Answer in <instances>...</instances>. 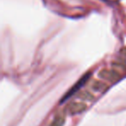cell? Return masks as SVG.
<instances>
[{
    "label": "cell",
    "mask_w": 126,
    "mask_h": 126,
    "mask_svg": "<svg viewBox=\"0 0 126 126\" xmlns=\"http://www.w3.org/2000/svg\"><path fill=\"white\" fill-rule=\"evenodd\" d=\"M88 78H89V74H86V75H85L84 77L82 78V79H80V80H79V82L77 83V84L75 85V86H74V87L72 88V89L70 90V91L67 93V94L66 95L65 97H64V98H63V100H61V101H65L66 99H67V98H69V97H71L73 94H74L75 92H77L78 90L79 89V88L81 87V86H83V85L85 84V83L86 82V80L88 79Z\"/></svg>",
    "instance_id": "cell-1"
}]
</instances>
